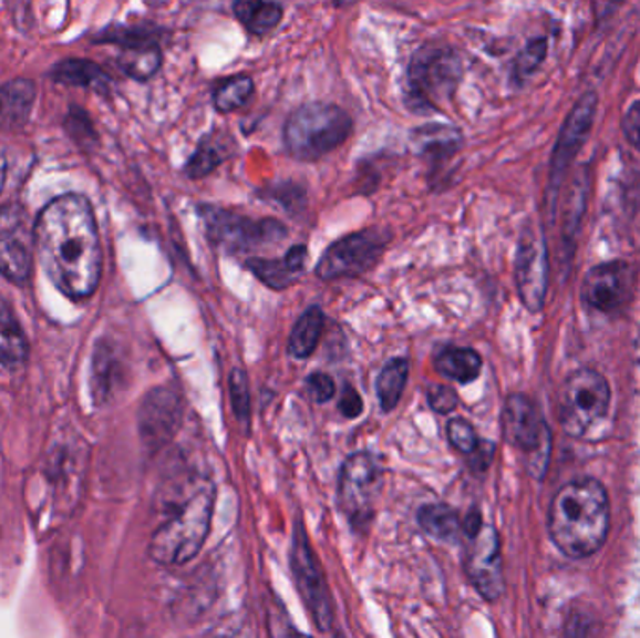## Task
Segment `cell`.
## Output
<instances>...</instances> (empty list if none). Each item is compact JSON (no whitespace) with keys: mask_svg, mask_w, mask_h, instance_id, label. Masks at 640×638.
<instances>
[{"mask_svg":"<svg viewBox=\"0 0 640 638\" xmlns=\"http://www.w3.org/2000/svg\"><path fill=\"white\" fill-rule=\"evenodd\" d=\"M37 246L42 265L62 295L83 300L102 277L96 217L83 195H62L38 217Z\"/></svg>","mask_w":640,"mask_h":638,"instance_id":"obj_1","label":"cell"},{"mask_svg":"<svg viewBox=\"0 0 640 638\" xmlns=\"http://www.w3.org/2000/svg\"><path fill=\"white\" fill-rule=\"evenodd\" d=\"M609 496L596 480L568 483L550 502V537L569 558L596 553L609 536Z\"/></svg>","mask_w":640,"mask_h":638,"instance_id":"obj_2","label":"cell"},{"mask_svg":"<svg viewBox=\"0 0 640 638\" xmlns=\"http://www.w3.org/2000/svg\"><path fill=\"white\" fill-rule=\"evenodd\" d=\"M216 506V487L200 483L180 510L167 518L152 536L151 558L162 566H184L194 560L210 534Z\"/></svg>","mask_w":640,"mask_h":638,"instance_id":"obj_3","label":"cell"},{"mask_svg":"<svg viewBox=\"0 0 640 638\" xmlns=\"http://www.w3.org/2000/svg\"><path fill=\"white\" fill-rule=\"evenodd\" d=\"M463 79V61L447 45H423L406 68V105L414 113H435L452 100Z\"/></svg>","mask_w":640,"mask_h":638,"instance_id":"obj_4","label":"cell"},{"mask_svg":"<svg viewBox=\"0 0 640 638\" xmlns=\"http://www.w3.org/2000/svg\"><path fill=\"white\" fill-rule=\"evenodd\" d=\"M352 119L333 103H308L290 113L285 122L283 143L290 156L314 162L351 137Z\"/></svg>","mask_w":640,"mask_h":638,"instance_id":"obj_5","label":"cell"},{"mask_svg":"<svg viewBox=\"0 0 640 638\" xmlns=\"http://www.w3.org/2000/svg\"><path fill=\"white\" fill-rule=\"evenodd\" d=\"M199 216L211 244L229 254H249L287 236L285 225L270 217L251 219L238 212L208 205L199 206Z\"/></svg>","mask_w":640,"mask_h":638,"instance_id":"obj_6","label":"cell"},{"mask_svg":"<svg viewBox=\"0 0 640 638\" xmlns=\"http://www.w3.org/2000/svg\"><path fill=\"white\" fill-rule=\"evenodd\" d=\"M382 466L371 453L358 452L347 457L339 472L338 501L354 531L368 528L375 515L382 491Z\"/></svg>","mask_w":640,"mask_h":638,"instance_id":"obj_7","label":"cell"},{"mask_svg":"<svg viewBox=\"0 0 640 638\" xmlns=\"http://www.w3.org/2000/svg\"><path fill=\"white\" fill-rule=\"evenodd\" d=\"M609 382L592 369L575 371L560 392V423L571 436H582L607 414Z\"/></svg>","mask_w":640,"mask_h":638,"instance_id":"obj_8","label":"cell"},{"mask_svg":"<svg viewBox=\"0 0 640 638\" xmlns=\"http://www.w3.org/2000/svg\"><path fill=\"white\" fill-rule=\"evenodd\" d=\"M390 235L382 229H368L344 236L328 247L314 274L322 281L362 276L381 260Z\"/></svg>","mask_w":640,"mask_h":638,"instance_id":"obj_9","label":"cell"},{"mask_svg":"<svg viewBox=\"0 0 640 638\" xmlns=\"http://www.w3.org/2000/svg\"><path fill=\"white\" fill-rule=\"evenodd\" d=\"M290 567H292V573H295L298 590L302 594L303 601L308 605L314 624H317L320 631H328L332 627L333 621L332 596H330L327 580H324L322 572H320L313 548L309 545L306 528H303L300 521H298L295 534H292Z\"/></svg>","mask_w":640,"mask_h":638,"instance_id":"obj_10","label":"cell"},{"mask_svg":"<svg viewBox=\"0 0 640 638\" xmlns=\"http://www.w3.org/2000/svg\"><path fill=\"white\" fill-rule=\"evenodd\" d=\"M37 244V225L23 206L7 205L0 208V274L24 284L31 276L32 251Z\"/></svg>","mask_w":640,"mask_h":638,"instance_id":"obj_11","label":"cell"},{"mask_svg":"<svg viewBox=\"0 0 640 638\" xmlns=\"http://www.w3.org/2000/svg\"><path fill=\"white\" fill-rule=\"evenodd\" d=\"M504 431L512 444L526 453L531 474L541 476L549 459L550 436L530 399L520 393L509 395L504 407Z\"/></svg>","mask_w":640,"mask_h":638,"instance_id":"obj_12","label":"cell"},{"mask_svg":"<svg viewBox=\"0 0 640 638\" xmlns=\"http://www.w3.org/2000/svg\"><path fill=\"white\" fill-rule=\"evenodd\" d=\"M184 418L180 393L173 388H154L140 410V431L143 442L152 450H159L175 439Z\"/></svg>","mask_w":640,"mask_h":638,"instance_id":"obj_13","label":"cell"},{"mask_svg":"<svg viewBox=\"0 0 640 638\" xmlns=\"http://www.w3.org/2000/svg\"><path fill=\"white\" fill-rule=\"evenodd\" d=\"M466 573L471 577L479 596L487 601H496L504 591V577H502L500 543L495 528L484 526L472 537V547L466 558Z\"/></svg>","mask_w":640,"mask_h":638,"instance_id":"obj_14","label":"cell"},{"mask_svg":"<svg viewBox=\"0 0 640 638\" xmlns=\"http://www.w3.org/2000/svg\"><path fill=\"white\" fill-rule=\"evenodd\" d=\"M515 277L519 285V295L530 311H538L544 306L547 290V254L544 240L538 236L526 235L519 244Z\"/></svg>","mask_w":640,"mask_h":638,"instance_id":"obj_15","label":"cell"},{"mask_svg":"<svg viewBox=\"0 0 640 638\" xmlns=\"http://www.w3.org/2000/svg\"><path fill=\"white\" fill-rule=\"evenodd\" d=\"M629 287H631V271L623 263H607L588 271L582 296L585 300L599 309V311H612L628 300Z\"/></svg>","mask_w":640,"mask_h":638,"instance_id":"obj_16","label":"cell"},{"mask_svg":"<svg viewBox=\"0 0 640 638\" xmlns=\"http://www.w3.org/2000/svg\"><path fill=\"white\" fill-rule=\"evenodd\" d=\"M306 255H308L306 246H295L290 247L283 259L251 257V259L246 260V266L255 277H259L260 281L268 285L270 289L283 290L290 287L298 274L303 270Z\"/></svg>","mask_w":640,"mask_h":638,"instance_id":"obj_17","label":"cell"},{"mask_svg":"<svg viewBox=\"0 0 640 638\" xmlns=\"http://www.w3.org/2000/svg\"><path fill=\"white\" fill-rule=\"evenodd\" d=\"M593 113H596V96L588 94L574 109V113L569 115L562 135H560V141H558V146H556L555 162H553L555 176L556 173H560L566 163H569V160L575 156V152L579 148L580 143L585 141L586 133L592 126Z\"/></svg>","mask_w":640,"mask_h":638,"instance_id":"obj_18","label":"cell"},{"mask_svg":"<svg viewBox=\"0 0 640 638\" xmlns=\"http://www.w3.org/2000/svg\"><path fill=\"white\" fill-rule=\"evenodd\" d=\"M482 356L465 347H442L435 356V369L442 377L468 384L482 373Z\"/></svg>","mask_w":640,"mask_h":638,"instance_id":"obj_19","label":"cell"},{"mask_svg":"<svg viewBox=\"0 0 640 638\" xmlns=\"http://www.w3.org/2000/svg\"><path fill=\"white\" fill-rule=\"evenodd\" d=\"M412 143L422 156L444 160L457 152L461 145V133L444 124H425L412 132Z\"/></svg>","mask_w":640,"mask_h":638,"instance_id":"obj_20","label":"cell"},{"mask_svg":"<svg viewBox=\"0 0 640 638\" xmlns=\"http://www.w3.org/2000/svg\"><path fill=\"white\" fill-rule=\"evenodd\" d=\"M322 330H324L322 309L319 306L306 309L290 331L289 354L297 360H308L309 356L317 350Z\"/></svg>","mask_w":640,"mask_h":638,"instance_id":"obj_21","label":"cell"},{"mask_svg":"<svg viewBox=\"0 0 640 638\" xmlns=\"http://www.w3.org/2000/svg\"><path fill=\"white\" fill-rule=\"evenodd\" d=\"M53 79L64 85L85 86L97 92L110 91L111 81L107 73L94 62L81 59H68L53 68Z\"/></svg>","mask_w":640,"mask_h":638,"instance_id":"obj_22","label":"cell"},{"mask_svg":"<svg viewBox=\"0 0 640 638\" xmlns=\"http://www.w3.org/2000/svg\"><path fill=\"white\" fill-rule=\"evenodd\" d=\"M236 19L248 29L255 37H262L273 31L283 18V8L276 2H254V0H240L233 7Z\"/></svg>","mask_w":640,"mask_h":638,"instance_id":"obj_23","label":"cell"},{"mask_svg":"<svg viewBox=\"0 0 640 638\" xmlns=\"http://www.w3.org/2000/svg\"><path fill=\"white\" fill-rule=\"evenodd\" d=\"M29 356V341L10 309L0 306V363L18 368Z\"/></svg>","mask_w":640,"mask_h":638,"instance_id":"obj_24","label":"cell"},{"mask_svg":"<svg viewBox=\"0 0 640 638\" xmlns=\"http://www.w3.org/2000/svg\"><path fill=\"white\" fill-rule=\"evenodd\" d=\"M409 371H411V363L406 358H393L382 368L376 380V395L384 412H392L401 401L406 380H409Z\"/></svg>","mask_w":640,"mask_h":638,"instance_id":"obj_25","label":"cell"},{"mask_svg":"<svg viewBox=\"0 0 640 638\" xmlns=\"http://www.w3.org/2000/svg\"><path fill=\"white\" fill-rule=\"evenodd\" d=\"M34 85L29 81H13L0 86V124H18L31 113Z\"/></svg>","mask_w":640,"mask_h":638,"instance_id":"obj_26","label":"cell"},{"mask_svg":"<svg viewBox=\"0 0 640 638\" xmlns=\"http://www.w3.org/2000/svg\"><path fill=\"white\" fill-rule=\"evenodd\" d=\"M417 523L430 536L436 537L441 542H455L460 536V515L447 504L423 506L417 512Z\"/></svg>","mask_w":640,"mask_h":638,"instance_id":"obj_27","label":"cell"},{"mask_svg":"<svg viewBox=\"0 0 640 638\" xmlns=\"http://www.w3.org/2000/svg\"><path fill=\"white\" fill-rule=\"evenodd\" d=\"M118 66L130 78L146 81L152 75H156L157 70L162 68V51H159L157 45L122 49L121 56H118Z\"/></svg>","mask_w":640,"mask_h":638,"instance_id":"obj_28","label":"cell"},{"mask_svg":"<svg viewBox=\"0 0 640 638\" xmlns=\"http://www.w3.org/2000/svg\"><path fill=\"white\" fill-rule=\"evenodd\" d=\"M254 92V79L236 75L214 91V107L218 109L219 113H233L236 109H242L251 100Z\"/></svg>","mask_w":640,"mask_h":638,"instance_id":"obj_29","label":"cell"},{"mask_svg":"<svg viewBox=\"0 0 640 638\" xmlns=\"http://www.w3.org/2000/svg\"><path fill=\"white\" fill-rule=\"evenodd\" d=\"M224 157L221 148L216 143H211L210 138H206L197 146L194 156L189 157L188 163H186V175L194 181L205 178L218 167L219 163L224 162Z\"/></svg>","mask_w":640,"mask_h":638,"instance_id":"obj_30","label":"cell"},{"mask_svg":"<svg viewBox=\"0 0 640 638\" xmlns=\"http://www.w3.org/2000/svg\"><path fill=\"white\" fill-rule=\"evenodd\" d=\"M229 395L238 422L248 425L249 415H251V399H249L248 377L242 369L236 368L230 371Z\"/></svg>","mask_w":640,"mask_h":638,"instance_id":"obj_31","label":"cell"},{"mask_svg":"<svg viewBox=\"0 0 640 638\" xmlns=\"http://www.w3.org/2000/svg\"><path fill=\"white\" fill-rule=\"evenodd\" d=\"M447 440L457 452L472 455L479 446L476 431L471 423L466 422L465 418H453L447 423Z\"/></svg>","mask_w":640,"mask_h":638,"instance_id":"obj_32","label":"cell"},{"mask_svg":"<svg viewBox=\"0 0 640 638\" xmlns=\"http://www.w3.org/2000/svg\"><path fill=\"white\" fill-rule=\"evenodd\" d=\"M262 197L276 200L279 205L285 206L287 212H300L306 206V195L300 187L295 184H281L273 186L272 192L265 193Z\"/></svg>","mask_w":640,"mask_h":638,"instance_id":"obj_33","label":"cell"},{"mask_svg":"<svg viewBox=\"0 0 640 638\" xmlns=\"http://www.w3.org/2000/svg\"><path fill=\"white\" fill-rule=\"evenodd\" d=\"M545 51H547V45H545L544 40L528 43V48L519 54V59L515 62V73L528 75V73L534 72L544 61Z\"/></svg>","mask_w":640,"mask_h":638,"instance_id":"obj_34","label":"cell"},{"mask_svg":"<svg viewBox=\"0 0 640 638\" xmlns=\"http://www.w3.org/2000/svg\"><path fill=\"white\" fill-rule=\"evenodd\" d=\"M427 401H430L431 409L438 412V414H450L460 403L457 393L453 392L452 388H447V385H431L430 392H427Z\"/></svg>","mask_w":640,"mask_h":638,"instance_id":"obj_35","label":"cell"},{"mask_svg":"<svg viewBox=\"0 0 640 638\" xmlns=\"http://www.w3.org/2000/svg\"><path fill=\"white\" fill-rule=\"evenodd\" d=\"M308 390L317 403H328L336 395V382L327 373H313L308 379Z\"/></svg>","mask_w":640,"mask_h":638,"instance_id":"obj_36","label":"cell"},{"mask_svg":"<svg viewBox=\"0 0 640 638\" xmlns=\"http://www.w3.org/2000/svg\"><path fill=\"white\" fill-rule=\"evenodd\" d=\"M339 412L349 418V420H354V418H360L363 412V401L360 398V393L352 388V385H344L343 393H341V399H339Z\"/></svg>","mask_w":640,"mask_h":638,"instance_id":"obj_37","label":"cell"},{"mask_svg":"<svg viewBox=\"0 0 640 638\" xmlns=\"http://www.w3.org/2000/svg\"><path fill=\"white\" fill-rule=\"evenodd\" d=\"M622 130L629 143L640 151V102L631 105L623 116Z\"/></svg>","mask_w":640,"mask_h":638,"instance_id":"obj_38","label":"cell"},{"mask_svg":"<svg viewBox=\"0 0 640 638\" xmlns=\"http://www.w3.org/2000/svg\"><path fill=\"white\" fill-rule=\"evenodd\" d=\"M268 627H270V635L272 638H311L303 632L298 631L297 627L289 624L287 620H281L278 610L272 608L270 618H268Z\"/></svg>","mask_w":640,"mask_h":638,"instance_id":"obj_39","label":"cell"},{"mask_svg":"<svg viewBox=\"0 0 640 638\" xmlns=\"http://www.w3.org/2000/svg\"><path fill=\"white\" fill-rule=\"evenodd\" d=\"M491 455H493V446H489V444H479L476 452L472 453V466L476 470L487 469Z\"/></svg>","mask_w":640,"mask_h":638,"instance_id":"obj_40","label":"cell"},{"mask_svg":"<svg viewBox=\"0 0 640 638\" xmlns=\"http://www.w3.org/2000/svg\"><path fill=\"white\" fill-rule=\"evenodd\" d=\"M484 528V523H482V517H479V513H472L468 515V518L465 521V532L468 536L474 537L477 536V532Z\"/></svg>","mask_w":640,"mask_h":638,"instance_id":"obj_41","label":"cell"},{"mask_svg":"<svg viewBox=\"0 0 640 638\" xmlns=\"http://www.w3.org/2000/svg\"><path fill=\"white\" fill-rule=\"evenodd\" d=\"M206 638H249V635L244 631H236V629H229V631L211 632Z\"/></svg>","mask_w":640,"mask_h":638,"instance_id":"obj_42","label":"cell"},{"mask_svg":"<svg viewBox=\"0 0 640 638\" xmlns=\"http://www.w3.org/2000/svg\"><path fill=\"white\" fill-rule=\"evenodd\" d=\"M4 178H7V162H4V156L0 152V189L4 186Z\"/></svg>","mask_w":640,"mask_h":638,"instance_id":"obj_43","label":"cell"}]
</instances>
